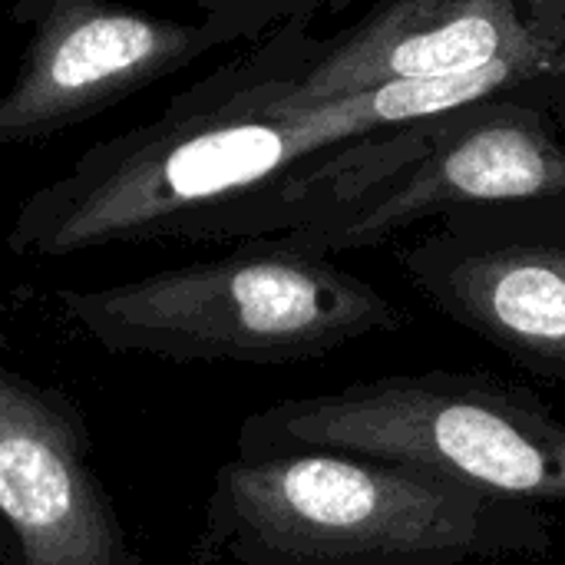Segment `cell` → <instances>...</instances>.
<instances>
[{
    "label": "cell",
    "instance_id": "52a82bcc",
    "mask_svg": "<svg viewBox=\"0 0 565 565\" xmlns=\"http://www.w3.org/2000/svg\"><path fill=\"white\" fill-rule=\"evenodd\" d=\"M444 185L477 202H513L553 185V169L536 142L516 129H490L454 149L444 162Z\"/></svg>",
    "mask_w": 565,
    "mask_h": 565
},
{
    "label": "cell",
    "instance_id": "6da1fadb",
    "mask_svg": "<svg viewBox=\"0 0 565 565\" xmlns=\"http://www.w3.org/2000/svg\"><path fill=\"white\" fill-rule=\"evenodd\" d=\"M212 523L255 565H470L553 550L543 510L348 450L225 463Z\"/></svg>",
    "mask_w": 565,
    "mask_h": 565
},
{
    "label": "cell",
    "instance_id": "277c9868",
    "mask_svg": "<svg viewBox=\"0 0 565 565\" xmlns=\"http://www.w3.org/2000/svg\"><path fill=\"white\" fill-rule=\"evenodd\" d=\"M10 20L26 40L0 93V149L76 129L225 40L126 0H13Z\"/></svg>",
    "mask_w": 565,
    "mask_h": 565
},
{
    "label": "cell",
    "instance_id": "8992f818",
    "mask_svg": "<svg viewBox=\"0 0 565 565\" xmlns=\"http://www.w3.org/2000/svg\"><path fill=\"white\" fill-rule=\"evenodd\" d=\"M76 417L0 364V516L23 565H129Z\"/></svg>",
    "mask_w": 565,
    "mask_h": 565
},
{
    "label": "cell",
    "instance_id": "ba28073f",
    "mask_svg": "<svg viewBox=\"0 0 565 565\" xmlns=\"http://www.w3.org/2000/svg\"><path fill=\"white\" fill-rule=\"evenodd\" d=\"M497 50H500V33L487 17H460L440 30L397 43L391 53V73L407 79V76L477 70L490 63Z\"/></svg>",
    "mask_w": 565,
    "mask_h": 565
},
{
    "label": "cell",
    "instance_id": "5b68a950",
    "mask_svg": "<svg viewBox=\"0 0 565 565\" xmlns=\"http://www.w3.org/2000/svg\"><path fill=\"white\" fill-rule=\"evenodd\" d=\"M430 305L520 371L565 384V228L477 225L411 258Z\"/></svg>",
    "mask_w": 565,
    "mask_h": 565
},
{
    "label": "cell",
    "instance_id": "7a4b0ae2",
    "mask_svg": "<svg viewBox=\"0 0 565 565\" xmlns=\"http://www.w3.org/2000/svg\"><path fill=\"white\" fill-rule=\"evenodd\" d=\"M291 450L417 463L483 493L565 513V424L530 387L493 374H387L288 397L245 420L238 457Z\"/></svg>",
    "mask_w": 565,
    "mask_h": 565
},
{
    "label": "cell",
    "instance_id": "3957f363",
    "mask_svg": "<svg viewBox=\"0 0 565 565\" xmlns=\"http://www.w3.org/2000/svg\"><path fill=\"white\" fill-rule=\"evenodd\" d=\"M56 301L99 344L175 361L298 364L404 324L384 295L305 245L245 248L109 288H70Z\"/></svg>",
    "mask_w": 565,
    "mask_h": 565
},
{
    "label": "cell",
    "instance_id": "30bf717a",
    "mask_svg": "<svg viewBox=\"0 0 565 565\" xmlns=\"http://www.w3.org/2000/svg\"><path fill=\"white\" fill-rule=\"evenodd\" d=\"M556 526L563 530V536H565V513H559V520H556Z\"/></svg>",
    "mask_w": 565,
    "mask_h": 565
},
{
    "label": "cell",
    "instance_id": "9c48e42d",
    "mask_svg": "<svg viewBox=\"0 0 565 565\" xmlns=\"http://www.w3.org/2000/svg\"><path fill=\"white\" fill-rule=\"evenodd\" d=\"M507 73H510L507 63L490 60L477 70H457V73H437V76H407V79L387 83L381 93H374V113L384 119H411V116L444 113V109L463 106V103L490 93Z\"/></svg>",
    "mask_w": 565,
    "mask_h": 565
}]
</instances>
